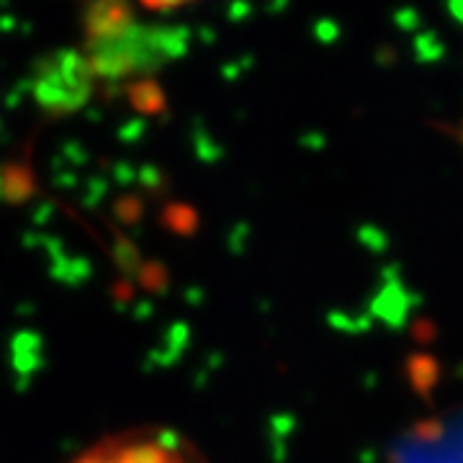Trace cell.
<instances>
[{
  "mask_svg": "<svg viewBox=\"0 0 463 463\" xmlns=\"http://www.w3.org/2000/svg\"><path fill=\"white\" fill-rule=\"evenodd\" d=\"M412 335L417 337V340H422V343H430L432 337H435V327H432L430 322H420Z\"/></svg>",
  "mask_w": 463,
  "mask_h": 463,
  "instance_id": "5b68a950",
  "label": "cell"
},
{
  "mask_svg": "<svg viewBox=\"0 0 463 463\" xmlns=\"http://www.w3.org/2000/svg\"><path fill=\"white\" fill-rule=\"evenodd\" d=\"M414 438H417V440H425V443H432V440L443 438V425H440V422H435V420L420 422V425L414 428Z\"/></svg>",
  "mask_w": 463,
  "mask_h": 463,
  "instance_id": "3957f363",
  "label": "cell"
},
{
  "mask_svg": "<svg viewBox=\"0 0 463 463\" xmlns=\"http://www.w3.org/2000/svg\"><path fill=\"white\" fill-rule=\"evenodd\" d=\"M145 8H152V11H175V8H183L194 0H139Z\"/></svg>",
  "mask_w": 463,
  "mask_h": 463,
  "instance_id": "277c9868",
  "label": "cell"
},
{
  "mask_svg": "<svg viewBox=\"0 0 463 463\" xmlns=\"http://www.w3.org/2000/svg\"><path fill=\"white\" fill-rule=\"evenodd\" d=\"M72 463H206V458L181 432L147 425L100 438Z\"/></svg>",
  "mask_w": 463,
  "mask_h": 463,
  "instance_id": "6da1fadb",
  "label": "cell"
},
{
  "mask_svg": "<svg viewBox=\"0 0 463 463\" xmlns=\"http://www.w3.org/2000/svg\"><path fill=\"white\" fill-rule=\"evenodd\" d=\"M404 376L414 394L428 399L440 381V364L432 353H412L404 364Z\"/></svg>",
  "mask_w": 463,
  "mask_h": 463,
  "instance_id": "7a4b0ae2",
  "label": "cell"
}]
</instances>
